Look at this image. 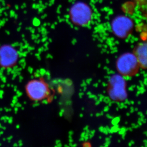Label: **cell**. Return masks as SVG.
<instances>
[{"label":"cell","mask_w":147,"mask_h":147,"mask_svg":"<svg viewBox=\"0 0 147 147\" xmlns=\"http://www.w3.org/2000/svg\"><path fill=\"white\" fill-rule=\"evenodd\" d=\"M140 66L134 53H124L117 60L116 68L123 76L131 77L136 75Z\"/></svg>","instance_id":"7a4b0ae2"},{"label":"cell","mask_w":147,"mask_h":147,"mask_svg":"<svg viewBox=\"0 0 147 147\" xmlns=\"http://www.w3.org/2000/svg\"><path fill=\"white\" fill-rule=\"evenodd\" d=\"M147 43L143 42L138 45L135 50L134 53L139 62L140 68L146 69L147 67Z\"/></svg>","instance_id":"52a82bcc"},{"label":"cell","mask_w":147,"mask_h":147,"mask_svg":"<svg viewBox=\"0 0 147 147\" xmlns=\"http://www.w3.org/2000/svg\"><path fill=\"white\" fill-rule=\"evenodd\" d=\"M126 82L120 74H116L110 77L108 86V93L111 100L115 101H123L128 97Z\"/></svg>","instance_id":"3957f363"},{"label":"cell","mask_w":147,"mask_h":147,"mask_svg":"<svg viewBox=\"0 0 147 147\" xmlns=\"http://www.w3.org/2000/svg\"><path fill=\"white\" fill-rule=\"evenodd\" d=\"M28 96L34 101H40L48 97L50 88L46 82L40 79H34L28 82L26 86Z\"/></svg>","instance_id":"5b68a950"},{"label":"cell","mask_w":147,"mask_h":147,"mask_svg":"<svg viewBox=\"0 0 147 147\" xmlns=\"http://www.w3.org/2000/svg\"><path fill=\"white\" fill-rule=\"evenodd\" d=\"M18 53L14 47L9 45L0 47V65L3 68L13 67L18 61Z\"/></svg>","instance_id":"8992f818"},{"label":"cell","mask_w":147,"mask_h":147,"mask_svg":"<svg viewBox=\"0 0 147 147\" xmlns=\"http://www.w3.org/2000/svg\"><path fill=\"white\" fill-rule=\"evenodd\" d=\"M69 16L71 22L74 25L86 26L92 21L93 11L91 7L87 3L77 1L69 9Z\"/></svg>","instance_id":"6da1fadb"},{"label":"cell","mask_w":147,"mask_h":147,"mask_svg":"<svg viewBox=\"0 0 147 147\" xmlns=\"http://www.w3.org/2000/svg\"><path fill=\"white\" fill-rule=\"evenodd\" d=\"M134 27L133 20L128 16L119 15L113 18L111 27L117 37L125 39L131 34Z\"/></svg>","instance_id":"277c9868"}]
</instances>
